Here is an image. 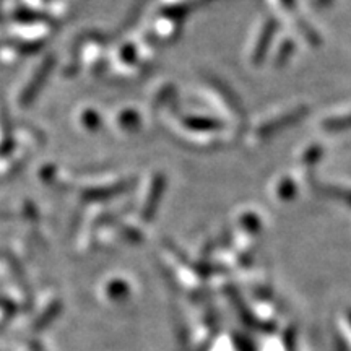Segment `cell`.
I'll return each mask as SVG.
<instances>
[{"label":"cell","mask_w":351,"mask_h":351,"mask_svg":"<svg viewBox=\"0 0 351 351\" xmlns=\"http://www.w3.org/2000/svg\"><path fill=\"white\" fill-rule=\"evenodd\" d=\"M228 295L231 298V302L236 306V309L239 311V315L241 319H243V322L245 326L256 328V330H261V332H265V333H271L275 332V324H269V322H262V320H258L256 315L251 314V311H249V307H245L243 298H241L238 293H236V289L232 291V289H228Z\"/></svg>","instance_id":"1"},{"label":"cell","mask_w":351,"mask_h":351,"mask_svg":"<svg viewBox=\"0 0 351 351\" xmlns=\"http://www.w3.org/2000/svg\"><path fill=\"white\" fill-rule=\"evenodd\" d=\"M304 112H306V109H298V111L288 114V116H285L283 119L270 122V124H267L265 127H263L261 134L262 135H271V134H275V132H280L282 129H285V127H288V125L295 124V122H298V121H301L302 116H304Z\"/></svg>","instance_id":"2"},{"label":"cell","mask_w":351,"mask_h":351,"mask_svg":"<svg viewBox=\"0 0 351 351\" xmlns=\"http://www.w3.org/2000/svg\"><path fill=\"white\" fill-rule=\"evenodd\" d=\"M163 187H165V181H163V178L160 176V178L155 179L150 199H148L147 207H145V218L147 219H150L153 217V213H155V210L158 207V202H160L161 194H163Z\"/></svg>","instance_id":"3"},{"label":"cell","mask_w":351,"mask_h":351,"mask_svg":"<svg viewBox=\"0 0 351 351\" xmlns=\"http://www.w3.org/2000/svg\"><path fill=\"white\" fill-rule=\"evenodd\" d=\"M232 343H234L236 350L238 351H257L252 341L249 340L245 335H243V333L236 332L234 335H232Z\"/></svg>","instance_id":"4"},{"label":"cell","mask_w":351,"mask_h":351,"mask_svg":"<svg viewBox=\"0 0 351 351\" xmlns=\"http://www.w3.org/2000/svg\"><path fill=\"white\" fill-rule=\"evenodd\" d=\"M324 127L328 132H339V130H346L351 127V116H346L345 119H332L324 122Z\"/></svg>","instance_id":"5"},{"label":"cell","mask_w":351,"mask_h":351,"mask_svg":"<svg viewBox=\"0 0 351 351\" xmlns=\"http://www.w3.org/2000/svg\"><path fill=\"white\" fill-rule=\"evenodd\" d=\"M186 124L189 127H192V129H218L219 127V122L217 121H210V119H195V117H192V119H187Z\"/></svg>","instance_id":"6"},{"label":"cell","mask_w":351,"mask_h":351,"mask_svg":"<svg viewBox=\"0 0 351 351\" xmlns=\"http://www.w3.org/2000/svg\"><path fill=\"white\" fill-rule=\"evenodd\" d=\"M296 330L293 327H289L285 332V348H287V351H296Z\"/></svg>","instance_id":"7"},{"label":"cell","mask_w":351,"mask_h":351,"mask_svg":"<svg viewBox=\"0 0 351 351\" xmlns=\"http://www.w3.org/2000/svg\"><path fill=\"white\" fill-rule=\"evenodd\" d=\"M346 317H348V322H350V326H351V309H348V313H346Z\"/></svg>","instance_id":"8"}]
</instances>
